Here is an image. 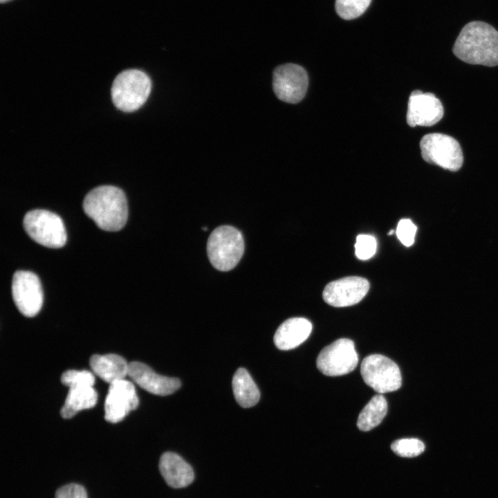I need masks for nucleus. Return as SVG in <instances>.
Wrapping results in <instances>:
<instances>
[{
  "mask_svg": "<svg viewBox=\"0 0 498 498\" xmlns=\"http://www.w3.org/2000/svg\"><path fill=\"white\" fill-rule=\"evenodd\" d=\"M9 1H11V0H0V1H1V3H6V2Z\"/></svg>",
  "mask_w": 498,
  "mask_h": 498,
  "instance_id": "bb28decb",
  "label": "nucleus"
},
{
  "mask_svg": "<svg viewBox=\"0 0 498 498\" xmlns=\"http://www.w3.org/2000/svg\"><path fill=\"white\" fill-rule=\"evenodd\" d=\"M377 243L374 237L369 234H359L355 243V253L361 260L372 257L376 252Z\"/></svg>",
  "mask_w": 498,
  "mask_h": 498,
  "instance_id": "b1692460",
  "label": "nucleus"
},
{
  "mask_svg": "<svg viewBox=\"0 0 498 498\" xmlns=\"http://www.w3.org/2000/svg\"><path fill=\"white\" fill-rule=\"evenodd\" d=\"M420 148L422 158L428 163L451 172L458 171L463 165L461 147L450 136L441 133H427L421 138Z\"/></svg>",
  "mask_w": 498,
  "mask_h": 498,
  "instance_id": "423d86ee",
  "label": "nucleus"
},
{
  "mask_svg": "<svg viewBox=\"0 0 498 498\" xmlns=\"http://www.w3.org/2000/svg\"><path fill=\"white\" fill-rule=\"evenodd\" d=\"M232 390L237 403L244 408L251 407L259 400V390L244 368H239L234 374Z\"/></svg>",
  "mask_w": 498,
  "mask_h": 498,
  "instance_id": "6ab92c4d",
  "label": "nucleus"
},
{
  "mask_svg": "<svg viewBox=\"0 0 498 498\" xmlns=\"http://www.w3.org/2000/svg\"><path fill=\"white\" fill-rule=\"evenodd\" d=\"M151 88V80L145 72L138 69L123 71L115 77L112 84L113 103L122 111H134L146 102Z\"/></svg>",
  "mask_w": 498,
  "mask_h": 498,
  "instance_id": "20e7f679",
  "label": "nucleus"
},
{
  "mask_svg": "<svg viewBox=\"0 0 498 498\" xmlns=\"http://www.w3.org/2000/svg\"><path fill=\"white\" fill-rule=\"evenodd\" d=\"M369 282L358 276L343 277L329 282L322 293L324 300L335 307H346L356 304L367 295Z\"/></svg>",
  "mask_w": 498,
  "mask_h": 498,
  "instance_id": "9b49d317",
  "label": "nucleus"
},
{
  "mask_svg": "<svg viewBox=\"0 0 498 498\" xmlns=\"http://www.w3.org/2000/svg\"><path fill=\"white\" fill-rule=\"evenodd\" d=\"M387 403L381 394L375 395L359 414L357 427L367 432L378 426L387 412Z\"/></svg>",
  "mask_w": 498,
  "mask_h": 498,
  "instance_id": "aec40b11",
  "label": "nucleus"
},
{
  "mask_svg": "<svg viewBox=\"0 0 498 498\" xmlns=\"http://www.w3.org/2000/svg\"><path fill=\"white\" fill-rule=\"evenodd\" d=\"M93 372L109 384L124 379L128 376L129 363L115 353L93 355L89 360Z\"/></svg>",
  "mask_w": 498,
  "mask_h": 498,
  "instance_id": "f3484780",
  "label": "nucleus"
},
{
  "mask_svg": "<svg viewBox=\"0 0 498 498\" xmlns=\"http://www.w3.org/2000/svg\"><path fill=\"white\" fill-rule=\"evenodd\" d=\"M55 498H88L85 488L77 483H69L59 488Z\"/></svg>",
  "mask_w": 498,
  "mask_h": 498,
  "instance_id": "a878e982",
  "label": "nucleus"
},
{
  "mask_svg": "<svg viewBox=\"0 0 498 498\" xmlns=\"http://www.w3.org/2000/svg\"><path fill=\"white\" fill-rule=\"evenodd\" d=\"M138 397L132 382L124 379L110 384L104 402V418L116 423L138 405Z\"/></svg>",
  "mask_w": 498,
  "mask_h": 498,
  "instance_id": "f8f14e48",
  "label": "nucleus"
},
{
  "mask_svg": "<svg viewBox=\"0 0 498 498\" xmlns=\"http://www.w3.org/2000/svg\"><path fill=\"white\" fill-rule=\"evenodd\" d=\"M83 209L98 228L106 231L120 230L128 217L125 194L113 185H102L91 190L84 197Z\"/></svg>",
  "mask_w": 498,
  "mask_h": 498,
  "instance_id": "f03ea898",
  "label": "nucleus"
},
{
  "mask_svg": "<svg viewBox=\"0 0 498 498\" xmlns=\"http://www.w3.org/2000/svg\"><path fill=\"white\" fill-rule=\"evenodd\" d=\"M159 470L167 484L173 488L187 487L194 479L192 466L174 452H167L162 454Z\"/></svg>",
  "mask_w": 498,
  "mask_h": 498,
  "instance_id": "2eb2a0df",
  "label": "nucleus"
},
{
  "mask_svg": "<svg viewBox=\"0 0 498 498\" xmlns=\"http://www.w3.org/2000/svg\"><path fill=\"white\" fill-rule=\"evenodd\" d=\"M360 373L365 382L379 394L394 391L402 384L398 366L380 354L365 357L361 363Z\"/></svg>",
  "mask_w": 498,
  "mask_h": 498,
  "instance_id": "0eeeda50",
  "label": "nucleus"
},
{
  "mask_svg": "<svg viewBox=\"0 0 498 498\" xmlns=\"http://www.w3.org/2000/svg\"><path fill=\"white\" fill-rule=\"evenodd\" d=\"M416 226L407 219H401L397 225L396 234L400 241L405 246H411L414 242Z\"/></svg>",
  "mask_w": 498,
  "mask_h": 498,
  "instance_id": "393cba45",
  "label": "nucleus"
},
{
  "mask_svg": "<svg viewBox=\"0 0 498 498\" xmlns=\"http://www.w3.org/2000/svg\"><path fill=\"white\" fill-rule=\"evenodd\" d=\"M97 400V391L92 386L71 387L61 409V416L71 418L81 410L93 407Z\"/></svg>",
  "mask_w": 498,
  "mask_h": 498,
  "instance_id": "a211bd4d",
  "label": "nucleus"
},
{
  "mask_svg": "<svg viewBox=\"0 0 498 498\" xmlns=\"http://www.w3.org/2000/svg\"><path fill=\"white\" fill-rule=\"evenodd\" d=\"M452 52L457 58L468 64L497 66L498 31L484 21H470L460 31Z\"/></svg>",
  "mask_w": 498,
  "mask_h": 498,
  "instance_id": "f257e3e1",
  "label": "nucleus"
},
{
  "mask_svg": "<svg viewBox=\"0 0 498 498\" xmlns=\"http://www.w3.org/2000/svg\"><path fill=\"white\" fill-rule=\"evenodd\" d=\"M394 231L393 230H391L389 232L388 234H389V235H391V234H392L394 233Z\"/></svg>",
  "mask_w": 498,
  "mask_h": 498,
  "instance_id": "cd10ccee",
  "label": "nucleus"
},
{
  "mask_svg": "<svg viewBox=\"0 0 498 498\" xmlns=\"http://www.w3.org/2000/svg\"><path fill=\"white\" fill-rule=\"evenodd\" d=\"M312 331L311 322L304 317H292L277 329L273 341L280 350H290L304 342Z\"/></svg>",
  "mask_w": 498,
  "mask_h": 498,
  "instance_id": "dca6fc26",
  "label": "nucleus"
},
{
  "mask_svg": "<svg viewBox=\"0 0 498 498\" xmlns=\"http://www.w3.org/2000/svg\"><path fill=\"white\" fill-rule=\"evenodd\" d=\"M358 363L354 342L348 338H340L324 347L316 360L319 371L329 376L347 374L356 369Z\"/></svg>",
  "mask_w": 498,
  "mask_h": 498,
  "instance_id": "6e6552de",
  "label": "nucleus"
},
{
  "mask_svg": "<svg viewBox=\"0 0 498 498\" xmlns=\"http://www.w3.org/2000/svg\"><path fill=\"white\" fill-rule=\"evenodd\" d=\"M371 0H336L335 10L343 19L351 20L361 16Z\"/></svg>",
  "mask_w": 498,
  "mask_h": 498,
  "instance_id": "412c9836",
  "label": "nucleus"
},
{
  "mask_svg": "<svg viewBox=\"0 0 498 498\" xmlns=\"http://www.w3.org/2000/svg\"><path fill=\"white\" fill-rule=\"evenodd\" d=\"M24 228L35 242L52 248L62 247L66 241V232L62 219L46 210L28 212L24 218Z\"/></svg>",
  "mask_w": 498,
  "mask_h": 498,
  "instance_id": "39448f33",
  "label": "nucleus"
},
{
  "mask_svg": "<svg viewBox=\"0 0 498 498\" xmlns=\"http://www.w3.org/2000/svg\"><path fill=\"white\" fill-rule=\"evenodd\" d=\"M62 382L71 387L92 386L95 383L94 375L87 370H68L61 376Z\"/></svg>",
  "mask_w": 498,
  "mask_h": 498,
  "instance_id": "5701e85b",
  "label": "nucleus"
},
{
  "mask_svg": "<svg viewBox=\"0 0 498 498\" xmlns=\"http://www.w3.org/2000/svg\"><path fill=\"white\" fill-rule=\"evenodd\" d=\"M444 114L443 107L434 93L415 90L409 98L407 122L412 127H431L439 122Z\"/></svg>",
  "mask_w": 498,
  "mask_h": 498,
  "instance_id": "ddd939ff",
  "label": "nucleus"
},
{
  "mask_svg": "<svg viewBox=\"0 0 498 498\" xmlns=\"http://www.w3.org/2000/svg\"><path fill=\"white\" fill-rule=\"evenodd\" d=\"M308 84L305 69L297 64L280 65L273 71V91L283 102L295 104L301 101L306 93Z\"/></svg>",
  "mask_w": 498,
  "mask_h": 498,
  "instance_id": "1a4fd4ad",
  "label": "nucleus"
},
{
  "mask_svg": "<svg viewBox=\"0 0 498 498\" xmlns=\"http://www.w3.org/2000/svg\"><path fill=\"white\" fill-rule=\"evenodd\" d=\"M244 252V241L241 232L231 225H221L210 234L207 253L211 264L221 271L234 268Z\"/></svg>",
  "mask_w": 498,
  "mask_h": 498,
  "instance_id": "7ed1b4c3",
  "label": "nucleus"
},
{
  "mask_svg": "<svg viewBox=\"0 0 498 498\" xmlns=\"http://www.w3.org/2000/svg\"><path fill=\"white\" fill-rule=\"evenodd\" d=\"M128 376L141 388L158 396L172 394L181 385L178 378L159 375L146 364L137 361L129 363Z\"/></svg>",
  "mask_w": 498,
  "mask_h": 498,
  "instance_id": "4468645a",
  "label": "nucleus"
},
{
  "mask_svg": "<svg viewBox=\"0 0 498 498\" xmlns=\"http://www.w3.org/2000/svg\"><path fill=\"white\" fill-rule=\"evenodd\" d=\"M12 295L14 302L21 314L33 317L43 304V290L39 277L26 270L16 271L12 277Z\"/></svg>",
  "mask_w": 498,
  "mask_h": 498,
  "instance_id": "9d476101",
  "label": "nucleus"
},
{
  "mask_svg": "<svg viewBox=\"0 0 498 498\" xmlns=\"http://www.w3.org/2000/svg\"><path fill=\"white\" fill-rule=\"evenodd\" d=\"M391 450L402 457H414L425 450L424 443L418 439H401L394 441L391 445Z\"/></svg>",
  "mask_w": 498,
  "mask_h": 498,
  "instance_id": "4be33fe9",
  "label": "nucleus"
}]
</instances>
